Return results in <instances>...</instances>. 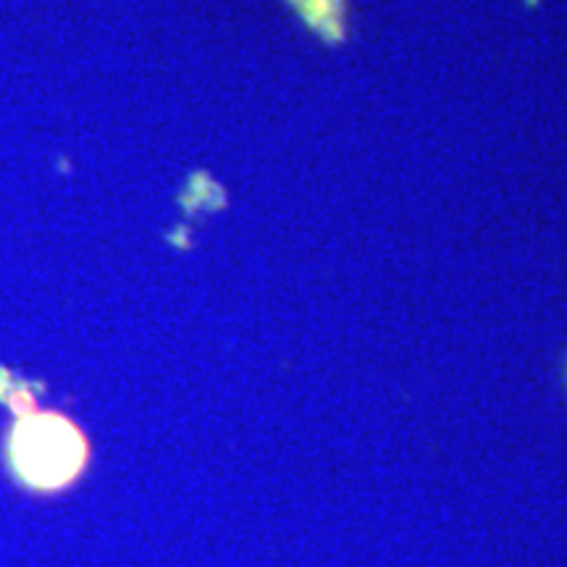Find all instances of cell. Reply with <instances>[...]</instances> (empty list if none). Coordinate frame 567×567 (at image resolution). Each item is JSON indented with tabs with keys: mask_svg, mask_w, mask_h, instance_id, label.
Listing matches in <instances>:
<instances>
[{
	"mask_svg": "<svg viewBox=\"0 0 567 567\" xmlns=\"http://www.w3.org/2000/svg\"><path fill=\"white\" fill-rule=\"evenodd\" d=\"M87 457L90 446L80 425L53 410L19 415L6 442L13 476L34 492H59L74 484L87 467Z\"/></svg>",
	"mask_w": 567,
	"mask_h": 567,
	"instance_id": "1",
	"label": "cell"
},
{
	"mask_svg": "<svg viewBox=\"0 0 567 567\" xmlns=\"http://www.w3.org/2000/svg\"><path fill=\"white\" fill-rule=\"evenodd\" d=\"M305 19H310L318 30H329L339 21V0H297Z\"/></svg>",
	"mask_w": 567,
	"mask_h": 567,
	"instance_id": "2",
	"label": "cell"
}]
</instances>
